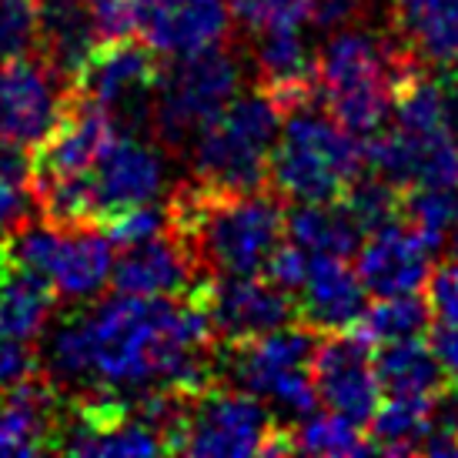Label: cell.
<instances>
[{
	"instance_id": "cell-1",
	"label": "cell",
	"mask_w": 458,
	"mask_h": 458,
	"mask_svg": "<svg viewBox=\"0 0 458 458\" xmlns=\"http://www.w3.org/2000/svg\"><path fill=\"white\" fill-rule=\"evenodd\" d=\"M211 338V321L198 298L174 301L117 292V298L51 331L44 342V378L71 392H144L167 385L201 394L215 382V365L204 355Z\"/></svg>"
},
{
	"instance_id": "cell-2",
	"label": "cell",
	"mask_w": 458,
	"mask_h": 458,
	"mask_svg": "<svg viewBox=\"0 0 458 458\" xmlns=\"http://www.w3.org/2000/svg\"><path fill=\"white\" fill-rule=\"evenodd\" d=\"M171 234L204 278L258 275L284 234V198L278 191H215L201 181L178 184L171 201Z\"/></svg>"
},
{
	"instance_id": "cell-3",
	"label": "cell",
	"mask_w": 458,
	"mask_h": 458,
	"mask_svg": "<svg viewBox=\"0 0 458 458\" xmlns=\"http://www.w3.org/2000/svg\"><path fill=\"white\" fill-rule=\"evenodd\" d=\"M369 165L361 138L325 114L318 104H301L281 121L278 140L271 151L267 181L294 204L338 201L348 184L361 178Z\"/></svg>"
},
{
	"instance_id": "cell-4",
	"label": "cell",
	"mask_w": 458,
	"mask_h": 458,
	"mask_svg": "<svg viewBox=\"0 0 458 458\" xmlns=\"http://www.w3.org/2000/svg\"><path fill=\"white\" fill-rule=\"evenodd\" d=\"M242 88V64L225 47H204L194 54L167 57L157 71L151 104V131L171 154H188L211 121H215Z\"/></svg>"
},
{
	"instance_id": "cell-5",
	"label": "cell",
	"mask_w": 458,
	"mask_h": 458,
	"mask_svg": "<svg viewBox=\"0 0 458 458\" xmlns=\"http://www.w3.org/2000/svg\"><path fill=\"white\" fill-rule=\"evenodd\" d=\"M281 117L278 104L265 90L234 98L191 144L194 181L215 191L265 188Z\"/></svg>"
},
{
	"instance_id": "cell-6",
	"label": "cell",
	"mask_w": 458,
	"mask_h": 458,
	"mask_svg": "<svg viewBox=\"0 0 458 458\" xmlns=\"http://www.w3.org/2000/svg\"><path fill=\"white\" fill-rule=\"evenodd\" d=\"M221 358V385L271 402L281 415L301 421L318 408V392L311 382V355L318 344L315 328H275L258 338L228 342Z\"/></svg>"
},
{
	"instance_id": "cell-7",
	"label": "cell",
	"mask_w": 458,
	"mask_h": 458,
	"mask_svg": "<svg viewBox=\"0 0 458 458\" xmlns=\"http://www.w3.org/2000/svg\"><path fill=\"white\" fill-rule=\"evenodd\" d=\"M171 452L181 455H288V428H271L261 398L228 385H211L191 402L188 421Z\"/></svg>"
},
{
	"instance_id": "cell-8",
	"label": "cell",
	"mask_w": 458,
	"mask_h": 458,
	"mask_svg": "<svg viewBox=\"0 0 458 458\" xmlns=\"http://www.w3.org/2000/svg\"><path fill=\"white\" fill-rule=\"evenodd\" d=\"M157 71L161 64L151 47L114 40V44H101L90 54V61L74 77V90L81 98L101 104L117 121L121 134H138L151 128Z\"/></svg>"
},
{
	"instance_id": "cell-9",
	"label": "cell",
	"mask_w": 458,
	"mask_h": 458,
	"mask_svg": "<svg viewBox=\"0 0 458 458\" xmlns=\"http://www.w3.org/2000/svg\"><path fill=\"white\" fill-rule=\"evenodd\" d=\"M71 94V81L44 57L21 54L0 61V144L40 148L64 117Z\"/></svg>"
},
{
	"instance_id": "cell-10",
	"label": "cell",
	"mask_w": 458,
	"mask_h": 458,
	"mask_svg": "<svg viewBox=\"0 0 458 458\" xmlns=\"http://www.w3.org/2000/svg\"><path fill=\"white\" fill-rule=\"evenodd\" d=\"M311 382L328 411L355 425H369L382 405V382L375 371L371 342L358 331H328L311 355Z\"/></svg>"
},
{
	"instance_id": "cell-11",
	"label": "cell",
	"mask_w": 458,
	"mask_h": 458,
	"mask_svg": "<svg viewBox=\"0 0 458 458\" xmlns=\"http://www.w3.org/2000/svg\"><path fill=\"white\" fill-rule=\"evenodd\" d=\"M375 174L388 178L402 191L411 188H458V138L452 128H408L392 124L371 134L365 148Z\"/></svg>"
},
{
	"instance_id": "cell-12",
	"label": "cell",
	"mask_w": 458,
	"mask_h": 458,
	"mask_svg": "<svg viewBox=\"0 0 458 458\" xmlns=\"http://www.w3.org/2000/svg\"><path fill=\"white\" fill-rule=\"evenodd\" d=\"M194 298L211 321V335L221 342L267 335L284 328L294 315L284 288L271 281H255L251 275H215V281H204Z\"/></svg>"
},
{
	"instance_id": "cell-13",
	"label": "cell",
	"mask_w": 458,
	"mask_h": 458,
	"mask_svg": "<svg viewBox=\"0 0 458 458\" xmlns=\"http://www.w3.org/2000/svg\"><path fill=\"white\" fill-rule=\"evenodd\" d=\"M90 191L101 211V221L114 211L151 204L165 191V154L138 134H117L88 171Z\"/></svg>"
},
{
	"instance_id": "cell-14",
	"label": "cell",
	"mask_w": 458,
	"mask_h": 458,
	"mask_svg": "<svg viewBox=\"0 0 458 458\" xmlns=\"http://www.w3.org/2000/svg\"><path fill=\"white\" fill-rule=\"evenodd\" d=\"M228 24L231 7L225 0H138V34L165 57L225 44Z\"/></svg>"
},
{
	"instance_id": "cell-15",
	"label": "cell",
	"mask_w": 458,
	"mask_h": 458,
	"mask_svg": "<svg viewBox=\"0 0 458 458\" xmlns=\"http://www.w3.org/2000/svg\"><path fill=\"white\" fill-rule=\"evenodd\" d=\"M435 251L408 221H388L358 248V278L375 298L408 294L428 284Z\"/></svg>"
},
{
	"instance_id": "cell-16",
	"label": "cell",
	"mask_w": 458,
	"mask_h": 458,
	"mask_svg": "<svg viewBox=\"0 0 458 458\" xmlns=\"http://www.w3.org/2000/svg\"><path fill=\"white\" fill-rule=\"evenodd\" d=\"M121 134L117 121L101 104L88 101L81 94H71L64 117L57 121V128L47 134L40 144L34 174L40 178H67V174H88L90 165L98 161V154Z\"/></svg>"
},
{
	"instance_id": "cell-17",
	"label": "cell",
	"mask_w": 458,
	"mask_h": 458,
	"mask_svg": "<svg viewBox=\"0 0 458 458\" xmlns=\"http://www.w3.org/2000/svg\"><path fill=\"white\" fill-rule=\"evenodd\" d=\"M114 288L121 294L138 298H178L198 292V278H204L188 248L167 231L151 242L124 248V258L114 261Z\"/></svg>"
},
{
	"instance_id": "cell-18",
	"label": "cell",
	"mask_w": 458,
	"mask_h": 458,
	"mask_svg": "<svg viewBox=\"0 0 458 458\" xmlns=\"http://www.w3.org/2000/svg\"><path fill=\"white\" fill-rule=\"evenodd\" d=\"M57 438V388L44 375H27L0 388V455H40Z\"/></svg>"
},
{
	"instance_id": "cell-19",
	"label": "cell",
	"mask_w": 458,
	"mask_h": 458,
	"mask_svg": "<svg viewBox=\"0 0 458 458\" xmlns=\"http://www.w3.org/2000/svg\"><path fill=\"white\" fill-rule=\"evenodd\" d=\"M111 275H114V244L101 225L57 228L47 261V281L61 298L88 301L104 292Z\"/></svg>"
},
{
	"instance_id": "cell-20",
	"label": "cell",
	"mask_w": 458,
	"mask_h": 458,
	"mask_svg": "<svg viewBox=\"0 0 458 458\" xmlns=\"http://www.w3.org/2000/svg\"><path fill=\"white\" fill-rule=\"evenodd\" d=\"M298 292H301V305H298L301 321L321 335L355 328L369 308L365 305L369 292L358 278V271L344 265V258L311 255L308 275Z\"/></svg>"
},
{
	"instance_id": "cell-21",
	"label": "cell",
	"mask_w": 458,
	"mask_h": 458,
	"mask_svg": "<svg viewBox=\"0 0 458 458\" xmlns=\"http://www.w3.org/2000/svg\"><path fill=\"white\" fill-rule=\"evenodd\" d=\"M101 47V34L94 27L90 4L81 0H40L38 17V54L57 74L71 81Z\"/></svg>"
},
{
	"instance_id": "cell-22",
	"label": "cell",
	"mask_w": 458,
	"mask_h": 458,
	"mask_svg": "<svg viewBox=\"0 0 458 458\" xmlns=\"http://www.w3.org/2000/svg\"><path fill=\"white\" fill-rule=\"evenodd\" d=\"M392 30L421 61L458 67V0H394Z\"/></svg>"
},
{
	"instance_id": "cell-23",
	"label": "cell",
	"mask_w": 458,
	"mask_h": 458,
	"mask_svg": "<svg viewBox=\"0 0 458 458\" xmlns=\"http://www.w3.org/2000/svg\"><path fill=\"white\" fill-rule=\"evenodd\" d=\"M375 371L382 392L392 398H428L448 385V371L435 355V348L419 338H398V342H385L375 352Z\"/></svg>"
},
{
	"instance_id": "cell-24",
	"label": "cell",
	"mask_w": 458,
	"mask_h": 458,
	"mask_svg": "<svg viewBox=\"0 0 458 458\" xmlns=\"http://www.w3.org/2000/svg\"><path fill=\"white\" fill-rule=\"evenodd\" d=\"M284 231L298 248L308 255H331L348 258L361 248L365 228L348 211V204L338 201H315L298 204L294 211H284Z\"/></svg>"
},
{
	"instance_id": "cell-25",
	"label": "cell",
	"mask_w": 458,
	"mask_h": 458,
	"mask_svg": "<svg viewBox=\"0 0 458 458\" xmlns=\"http://www.w3.org/2000/svg\"><path fill=\"white\" fill-rule=\"evenodd\" d=\"M54 288L47 278L17 267L0 251V328L34 342L54 315Z\"/></svg>"
},
{
	"instance_id": "cell-26",
	"label": "cell",
	"mask_w": 458,
	"mask_h": 458,
	"mask_svg": "<svg viewBox=\"0 0 458 458\" xmlns=\"http://www.w3.org/2000/svg\"><path fill=\"white\" fill-rule=\"evenodd\" d=\"M432 425L435 415L428 398H392L388 405H378L369 421L371 452H388V455L421 452V442L428 438Z\"/></svg>"
},
{
	"instance_id": "cell-27",
	"label": "cell",
	"mask_w": 458,
	"mask_h": 458,
	"mask_svg": "<svg viewBox=\"0 0 458 458\" xmlns=\"http://www.w3.org/2000/svg\"><path fill=\"white\" fill-rule=\"evenodd\" d=\"M432 321L435 311L428 305V298H421L419 292H408L388 294L375 308H365L355 331L361 338H369L371 344H385L398 342V338H419L432 328Z\"/></svg>"
},
{
	"instance_id": "cell-28",
	"label": "cell",
	"mask_w": 458,
	"mask_h": 458,
	"mask_svg": "<svg viewBox=\"0 0 458 458\" xmlns=\"http://www.w3.org/2000/svg\"><path fill=\"white\" fill-rule=\"evenodd\" d=\"M38 198H34V167L27 161L24 148L0 144V244L13 231L34 221Z\"/></svg>"
},
{
	"instance_id": "cell-29",
	"label": "cell",
	"mask_w": 458,
	"mask_h": 458,
	"mask_svg": "<svg viewBox=\"0 0 458 458\" xmlns=\"http://www.w3.org/2000/svg\"><path fill=\"white\" fill-rule=\"evenodd\" d=\"M292 435V452H305V455H369L371 442L361 435V425L342 419V415H318L311 411L308 419L288 428Z\"/></svg>"
},
{
	"instance_id": "cell-30",
	"label": "cell",
	"mask_w": 458,
	"mask_h": 458,
	"mask_svg": "<svg viewBox=\"0 0 458 458\" xmlns=\"http://www.w3.org/2000/svg\"><path fill=\"white\" fill-rule=\"evenodd\" d=\"M231 21L248 38L271 34V30H298L311 21L315 0H231Z\"/></svg>"
},
{
	"instance_id": "cell-31",
	"label": "cell",
	"mask_w": 458,
	"mask_h": 458,
	"mask_svg": "<svg viewBox=\"0 0 458 458\" xmlns=\"http://www.w3.org/2000/svg\"><path fill=\"white\" fill-rule=\"evenodd\" d=\"M342 201L348 204V211L355 215V221L365 231H375L388 225V221H398L402 217V188L392 184L388 178H355L348 184V191L342 194Z\"/></svg>"
},
{
	"instance_id": "cell-32",
	"label": "cell",
	"mask_w": 458,
	"mask_h": 458,
	"mask_svg": "<svg viewBox=\"0 0 458 458\" xmlns=\"http://www.w3.org/2000/svg\"><path fill=\"white\" fill-rule=\"evenodd\" d=\"M101 228L114 248H134V244L151 242L157 234H167L171 231V211L154 208V204H138V208H124V211L107 215L101 221Z\"/></svg>"
},
{
	"instance_id": "cell-33",
	"label": "cell",
	"mask_w": 458,
	"mask_h": 458,
	"mask_svg": "<svg viewBox=\"0 0 458 458\" xmlns=\"http://www.w3.org/2000/svg\"><path fill=\"white\" fill-rule=\"evenodd\" d=\"M40 0H0V61L38 47Z\"/></svg>"
},
{
	"instance_id": "cell-34",
	"label": "cell",
	"mask_w": 458,
	"mask_h": 458,
	"mask_svg": "<svg viewBox=\"0 0 458 458\" xmlns=\"http://www.w3.org/2000/svg\"><path fill=\"white\" fill-rule=\"evenodd\" d=\"M90 13H94L101 44L131 40L138 34V0H94Z\"/></svg>"
},
{
	"instance_id": "cell-35",
	"label": "cell",
	"mask_w": 458,
	"mask_h": 458,
	"mask_svg": "<svg viewBox=\"0 0 458 458\" xmlns=\"http://www.w3.org/2000/svg\"><path fill=\"white\" fill-rule=\"evenodd\" d=\"M308 265H311V255L294 242H288L271 251V258L265 261V275L271 284H278L284 292H298L308 275Z\"/></svg>"
},
{
	"instance_id": "cell-36",
	"label": "cell",
	"mask_w": 458,
	"mask_h": 458,
	"mask_svg": "<svg viewBox=\"0 0 458 458\" xmlns=\"http://www.w3.org/2000/svg\"><path fill=\"white\" fill-rule=\"evenodd\" d=\"M428 305L438 321L458 325V258L428 275Z\"/></svg>"
},
{
	"instance_id": "cell-37",
	"label": "cell",
	"mask_w": 458,
	"mask_h": 458,
	"mask_svg": "<svg viewBox=\"0 0 458 458\" xmlns=\"http://www.w3.org/2000/svg\"><path fill=\"white\" fill-rule=\"evenodd\" d=\"M369 13V0H315V13H311V24L321 30H342V27L361 24Z\"/></svg>"
},
{
	"instance_id": "cell-38",
	"label": "cell",
	"mask_w": 458,
	"mask_h": 458,
	"mask_svg": "<svg viewBox=\"0 0 458 458\" xmlns=\"http://www.w3.org/2000/svg\"><path fill=\"white\" fill-rule=\"evenodd\" d=\"M34 369V355L24 338L0 328V388H11L13 382L27 378Z\"/></svg>"
},
{
	"instance_id": "cell-39",
	"label": "cell",
	"mask_w": 458,
	"mask_h": 458,
	"mask_svg": "<svg viewBox=\"0 0 458 458\" xmlns=\"http://www.w3.org/2000/svg\"><path fill=\"white\" fill-rule=\"evenodd\" d=\"M432 348L442 369L448 371V378H458V325H435L432 331Z\"/></svg>"
},
{
	"instance_id": "cell-40",
	"label": "cell",
	"mask_w": 458,
	"mask_h": 458,
	"mask_svg": "<svg viewBox=\"0 0 458 458\" xmlns=\"http://www.w3.org/2000/svg\"><path fill=\"white\" fill-rule=\"evenodd\" d=\"M432 415L438 428H445V432H452L458 438V378L455 385H445L442 392L435 394Z\"/></svg>"
},
{
	"instance_id": "cell-41",
	"label": "cell",
	"mask_w": 458,
	"mask_h": 458,
	"mask_svg": "<svg viewBox=\"0 0 458 458\" xmlns=\"http://www.w3.org/2000/svg\"><path fill=\"white\" fill-rule=\"evenodd\" d=\"M452 258H458V194H455V211H452V221H448V231H445V248Z\"/></svg>"
},
{
	"instance_id": "cell-42",
	"label": "cell",
	"mask_w": 458,
	"mask_h": 458,
	"mask_svg": "<svg viewBox=\"0 0 458 458\" xmlns=\"http://www.w3.org/2000/svg\"><path fill=\"white\" fill-rule=\"evenodd\" d=\"M81 4H94V0H81Z\"/></svg>"
}]
</instances>
